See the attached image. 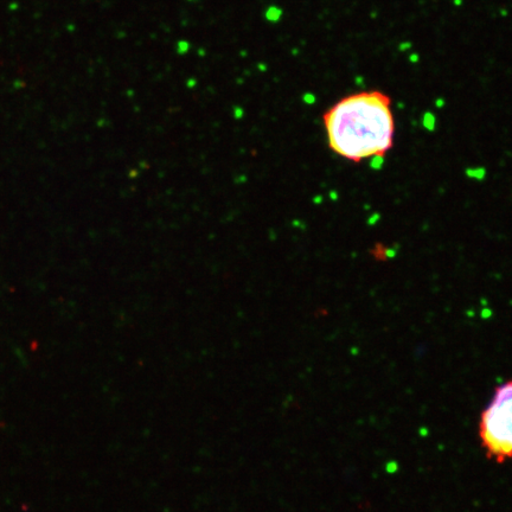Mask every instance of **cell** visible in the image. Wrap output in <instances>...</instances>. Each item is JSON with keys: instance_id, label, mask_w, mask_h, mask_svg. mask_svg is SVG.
<instances>
[{"instance_id": "cell-1", "label": "cell", "mask_w": 512, "mask_h": 512, "mask_svg": "<svg viewBox=\"0 0 512 512\" xmlns=\"http://www.w3.org/2000/svg\"><path fill=\"white\" fill-rule=\"evenodd\" d=\"M323 121L330 150L349 162L383 158L393 149L392 100L380 91L345 96L323 114Z\"/></svg>"}, {"instance_id": "cell-2", "label": "cell", "mask_w": 512, "mask_h": 512, "mask_svg": "<svg viewBox=\"0 0 512 512\" xmlns=\"http://www.w3.org/2000/svg\"><path fill=\"white\" fill-rule=\"evenodd\" d=\"M478 433L486 458L497 464L512 459V380L496 389L480 415Z\"/></svg>"}]
</instances>
